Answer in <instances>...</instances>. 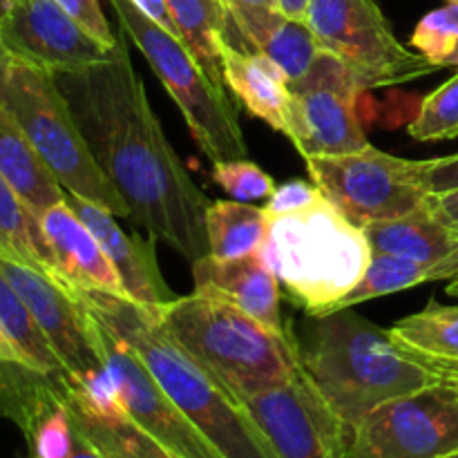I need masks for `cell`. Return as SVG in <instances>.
Here are the masks:
<instances>
[{"label": "cell", "mask_w": 458, "mask_h": 458, "mask_svg": "<svg viewBox=\"0 0 458 458\" xmlns=\"http://www.w3.org/2000/svg\"><path fill=\"white\" fill-rule=\"evenodd\" d=\"M54 76L130 219L191 264L208 255L206 210L213 201L165 139L123 36L107 61Z\"/></svg>", "instance_id": "obj_1"}, {"label": "cell", "mask_w": 458, "mask_h": 458, "mask_svg": "<svg viewBox=\"0 0 458 458\" xmlns=\"http://www.w3.org/2000/svg\"><path fill=\"white\" fill-rule=\"evenodd\" d=\"M146 362L159 387L224 458H277L240 398L192 358L157 318L123 295L72 289Z\"/></svg>", "instance_id": "obj_2"}, {"label": "cell", "mask_w": 458, "mask_h": 458, "mask_svg": "<svg viewBox=\"0 0 458 458\" xmlns=\"http://www.w3.org/2000/svg\"><path fill=\"white\" fill-rule=\"evenodd\" d=\"M311 325L298 338L300 367L335 416L340 432L383 403L438 383L441 376L425 360L349 309L309 316Z\"/></svg>", "instance_id": "obj_3"}, {"label": "cell", "mask_w": 458, "mask_h": 458, "mask_svg": "<svg viewBox=\"0 0 458 458\" xmlns=\"http://www.w3.org/2000/svg\"><path fill=\"white\" fill-rule=\"evenodd\" d=\"M155 313L164 329L240 401L298 376V338L276 334L226 300L195 291Z\"/></svg>", "instance_id": "obj_4"}, {"label": "cell", "mask_w": 458, "mask_h": 458, "mask_svg": "<svg viewBox=\"0 0 458 458\" xmlns=\"http://www.w3.org/2000/svg\"><path fill=\"white\" fill-rule=\"evenodd\" d=\"M258 255L293 304L307 316H327L365 277L374 253L365 231L322 197L300 213L268 217Z\"/></svg>", "instance_id": "obj_5"}, {"label": "cell", "mask_w": 458, "mask_h": 458, "mask_svg": "<svg viewBox=\"0 0 458 458\" xmlns=\"http://www.w3.org/2000/svg\"><path fill=\"white\" fill-rule=\"evenodd\" d=\"M0 106L13 116L63 191L74 192L107 213L130 217V210L94 159L65 94L52 72L12 58Z\"/></svg>", "instance_id": "obj_6"}, {"label": "cell", "mask_w": 458, "mask_h": 458, "mask_svg": "<svg viewBox=\"0 0 458 458\" xmlns=\"http://www.w3.org/2000/svg\"><path fill=\"white\" fill-rule=\"evenodd\" d=\"M119 21V30L146 56L148 65L164 83L182 110L199 150L210 161L246 159L249 146L237 121L235 106L226 89L213 83L179 36L157 25L130 0H107Z\"/></svg>", "instance_id": "obj_7"}, {"label": "cell", "mask_w": 458, "mask_h": 458, "mask_svg": "<svg viewBox=\"0 0 458 458\" xmlns=\"http://www.w3.org/2000/svg\"><path fill=\"white\" fill-rule=\"evenodd\" d=\"M304 21L320 47L338 56L362 89L407 83L438 70L396 38L376 0H309Z\"/></svg>", "instance_id": "obj_8"}, {"label": "cell", "mask_w": 458, "mask_h": 458, "mask_svg": "<svg viewBox=\"0 0 458 458\" xmlns=\"http://www.w3.org/2000/svg\"><path fill=\"white\" fill-rule=\"evenodd\" d=\"M458 447V392L445 380L405 394L340 432V458H438Z\"/></svg>", "instance_id": "obj_9"}, {"label": "cell", "mask_w": 458, "mask_h": 458, "mask_svg": "<svg viewBox=\"0 0 458 458\" xmlns=\"http://www.w3.org/2000/svg\"><path fill=\"white\" fill-rule=\"evenodd\" d=\"M307 168L322 197L358 228L403 217L428 199L411 161L371 143L347 155L307 159Z\"/></svg>", "instance_id": "obj_10"}, {"label": "cell", "mask_w": 458, "mask_h": 458, "mask_svg": "<svg viewBox=\"0 0 458 458\" xmlns=\"http://www.w3.org/2000/svg\"><path fill=\"white\" fill-rule=\"evenodd\" d=\"M360 92V81L327 49H320L307 76L291 83L293 128L289 141L304 161L347 155L369 143L356 114Z\"/></svg>", "instance_id": "obj_11"}, {"label": "cell", "mask_w": 458, "mask_h": 458, "mask_svg": "<svg viewBox=\"0 0 458 458\" xmlns=\"http://www.w3.org/2000/svg\"><path fill=\"white\" fill-rule=\"evenodd\" d=\"M85 313L89 338L101 362L114 378L125 416L174 454L183 458H224L170 401L134 349L88 307Z\"/></svg>", "instance_id": "obj_12"}, {"label": "cell", "mask_w": 458, "mask_h": 458, "mask_svg": "<svg viewBox=\"0 0 458 458\" xmlns=\"http://www.w3.org/2000/svg\"><path fill=\"white\" fill-rule=\"evenodd\" d=\"M0 38L13 58L52 74L92 67L114 49L94 38L56 0H13L0 21Z\"/></svg>", "instance_id": "obj_13"}, {"label": "cell", "mask_w": 458, "mask_h": 458, "mask_svg": "<svg viewBox=\"0 0 458 458\" xmlns=\"http://www.w3.org/2000/svg\"><path fill=\"white\" fill-rule=\"evenodd\" d=\"M277 458H340V425L300 367L291 383L242 398Z\"/></svg>", "instance_id": "obj_14"}, {"label": "cell", "mask_w": 458, "mask_h": 458, "mask_svg": "<svg viewBox=\"0 0 458 458\" xmlns=\"http://www.w3.org/2000/svg\"><path fill=\"white\" fill-rule=\"evenodd\" d=\"M0 271L7 276L13 289L34 313L54 352L70 371V383L103 367L89 338L88 313L74 291L47 273L9 255H0Z\"/></svg>", "instance_id": "obj_15"}, {"label": "cell", "mask_w": 458, "mask_h": 458, "mask_svg": "<svg viewBox=\"0 0 458 458\" xmlns=\"http://www.w3.org/2000/svg\"><path fill=\"white\" fill-rule=\"evenodd\" d=\"M65 204L79 215L81 222L94 233L101 249L106 250L112 267L119 273L125 298L148 309H161L179 298L159 268L155 237L125 233L114 222V215L74 192L65 191Z\"/></svg>", "instance_id": "obj_16"}, {"label": "cell", "mask_w": 458, "mask_h": 458, "mask_svg": "<svg viewBox=\"0 0 458 458\" xmlns=\"http://www.w3.org/2000/svg\"><path fill=\"white\" fill-rule=\"evenodd\" d=\"M195 291L226 300L280 335H293L280 313V280L258 253L235 259L204 255L192 262Z\"/></svg>", "instance_id": "obj_17"}, {"label": "cell", "mask_w": 458, "mask_h": 458, "mask_svg": "<svg viewBox=\"0 0 458 458\" xmlns=\"http://www.w3.org/2000/svg\"><path fill=\"white\" fill-rule=\"evenodd\" d=\"M38 222L52 250L58 280L67 289L106 291V293L125 298L121 277L112 267L110 258L101 249L94 233L65 204V199L43 210L38 215Z\"/></svg>", "instance_id": "obj_18"}, {"label": "cell", "mask_w": 458, "mask_h": 458, "mask_svg": "<svg viewBox=\"0 0 458 458\" xmlns=\"http://www.w3.org/2000/svg\"><path fill=\"white\" fill-rule=\"evenodd\" d=\"M222 76L228 92L273 130L291 139V81L267 54L222 45Z\"/></svg>", "instance_id": "obj_19"}, {"label": "cell", "mask_w": 458, "mask_h": 458, "mask_svg": "<svg viewBox=\"0 0 458 458\" xmlns=\"http://www.w3.org/2000/svg\"><path fill=\"white\" fill-rule=\"evenodd\" d=\"M362 231L371 253H387L425 264L458 258V235L434 215L428 199L403 217L369 224Z\"/></svg>", "instance_id": "obj_20"}, {"label": "cell", "mask_w": 458, "mask_h": 458, "mask_svg": "<svg viewBox=\"0 0 458 458\" xmlns=\"http://www.w3.org/2000/svg\"><path fill=\"white\" fill-rule=\"evenodd\" d=\"M0 174L36 215L65 199L61 183L52 177L47 165L27 141L21 125L3 106H0Z\"/></svg>", "instance_id": "obj_21"}, {"label": "cell", "mask_w": 458, "mask_h": 458, "mask_svg": "<svg viewBox=\"0 0 458 458\" xmlns=\"http://www.w3.org/2000/svg\"><path fill=\"white\" fill-rule=\"evenodd\" d=\"M0 327H3L9 343L16 347V352L21 353V358L31 369L40 371V374L49 376L63 385H70V371L63 365L58 353L54 352L52 343L43 334L25 300L13 289V284L3 271H0Z\"/></svg>", "instance_id": "obj_22"}, {"label": "cell", "mask_w": 458, "mask_h": 458, "mask_svg": "<svg viewBox=\"0 0 458 458\" xmlns=\"http://www.w3.org/2000/svg\"><path fill=\"white\" fill-rule=\"evenodd\" d=\"M177 25L179 38L199 61L217 88L226 89L222 76V45L226 40V13L219 0H165ZM228 92V89H226Z\"/></svg>", "instance_id": "obj_23"}, {"label": "cell", "mask_w": 458, "mask_h": 458, "mask_svg": "<svg viewBox=\"0 0 458 458\" xmlns=\"http://www.w3.org/2000/svg\"><path fill=\"white\" fill-rule=\"evenodd\" d=\"M267 231L268 217L264 208L246 201H213L206 210L208 255L213 258L235 259L258 253Z\"/></svg>", "instance_id": "obj_24"}, {"label": "cell", "mask_w": 458, "mask_h": 458, "mask_svg": "<svg viewBox=\"0 0 458 458\" xmlns=\"http://www.w3.org/2000/svg\"><path fill=\"white\" fill-rule=\"evenodd\" d=\"M0 255L21 259L58 280L56 264L40 228L38 215L27 208L25 201L18 197L3 174H0Z\"/></svg>", "instance_id": "obj_25"}, {"label": "cell", "mask_w": 458, "mask_h": 458, "mask_svg": "<svg viewBox=\"0 0 458 458\" xmlns=\"http://www.w3.org/2000/svg\"><path fill=\"white\" fill-rule=\"evenodd\" d=\"M401 347L420 360L458 362V307L429 302L389 329Z\"/></svg>", "instance_id": "obj_26"}, {"label": "cell", "mask_w": 458, "mask_h": 458, "mask_svg": "<svg viewBox=\"0 0 458 458\" xmlns=\"http://www.w3.org/2000/svg\"><path fill=\"white\" fill-rule=\"evenodd\" d=\"M67 407H70L72 419H74L76 423L83 428V432L88 434L98 447H103V450L114 452V454L123 458H183L174 454V452H170L165 445H161L157 438H152L150 434L143 432V429L139 428V425H134L130 419L103 420L74 410L70 403H67Z\"/></svg>", "instance_id": "obj_27"}, {"label": "cell", "mask_w": 458, "mask_h": 458, "mask_svg": "<svg viewBox=\"0 0 458 458\" xmlns=\"http://www.w3.org/2000/svg\"><path fill=\"white\" fill-rule=\"evenodd\" d=\"M320 49V43H318L316 34H313L307 21L284 16L280 25L267 36L259 52L267 54L289 76L291 83H295L302 76H307Z\"/></svg>", "instance_id": "obj_28"}, {"label": "cell", "mask_w": 458, "mask_h": 458, "mask_svg": "<svg viewBox=\"0 0 458 458\" xmlns=\"http://www.w3.org/2000/svg\"><path fill=\"white\" fill-rule=\"evenodd\" d=\"M226 13V43L259 52L267 36L280 25V0H219Z\"/></svg>", "instance_id": "obj_29"}, {"label": "cell", "mask_w": 458, "mask_h": 458, "mask_svg": "<svg viewBox=\"0 0 458 458\" xmlns=\"http://www.w3.org/2000/svg\"><path fill=\"white\" fill-rule=\"evenodd\" d=\"M410 43L432 65L458 67V3H447L425 13Z\"/></svg>", "instance_id": "obj_30"}, {"label": "cell", "mask_w": 458, "mask_h": 458, "mask_svg": "<svg viewBox=\"0 0 458 458\" xmlns=\"http://www.w3.org/2000/svg\"><path fill=\"white\" fill-rule=\"evenodd\" d=\"M407 132L416 141H450L458 137V72L423 98Z\"/></svg>", "instance_id": "obj_31"}, {"label": "cell", "mask_w": 458, "mask_h": 458, "mask_svg": "<svg viewBox=\"0 0 458 458\" xmlns=\"http://www.w3.org/2000/svg\"><path fill=\"white\" fill-rule=\"evenodd\" d=\"M213 182L231 195L235 201H258L268 199L276 191V182L267 170L249 159H231L215 161L213 164Z\"/></svg>", "instance_id": "obj_32"}, {"label": "cell", "mask_w": 458, "mask_h": 458, "mask_svg": "<svg viewBox=\"0 0 458 458\" xmlns=\"http://www.w3.org/2000/svg\"><path fill=\"white\" fill-rule=\"evenodd\" d=\"M318 199H322V192L316 183L293 179V182L276 186L273 195L268 197L267 206H264V213H267V217H280V215L300 213V210L316 204Z\"/></svg>", "instance_id": "obj_33"}, {"label": "cell", "mask_w": 458, "mask_h": 458, "mask_svg": "<svg viewBox=\"0 0 458 458\" xmlns=\"http://www.w3.org/2000/svg\"><path fill=\"white\" fill-rule=\"evenodd\" d=\"M411 165H414L416 182L428 195H441L458 188V155L411 161Z\"/></svg>", "instance_id": "obj_34"}, {"label": "cell", "mask_w": 458, "mask_h": 458, "mask_svg": "<svg viewBox=\"0 0 458 458\" xmlns=\"http://www.w3.org/2000/svg\"><path fill=\"white\" fill-rule=\"evenodd\" d=\"M72 18H74L79 25H83L94 38H98L106 45H116L119 36L110 30L106 21V13H103L101 3L98 0H56Z\"/></svg>", "instance_id": "obj_35"}, {"label": "cell", "mask_w": 458, "mask_h": 458, "mask_svg": "<svg viewBox=\"0 0 458 458\" xmlns=\"http://www.w3.org/2000/svg\"><path fill=\"white\" fill-rule=\"evenodd\" d=\"M428 206L452 233L458 235V188L441 192V195H428Z\"/></svg>", "instance_id": "obj_36"}, {"label": "cell", "mask_w": 458, "mask_h": 458, "mask_svg": "<svg viewBox=\"0 0 458 458\" xmlns=\"http://www.w3.org/2000/svg\"><path fill=\"white\" fill-rule=\"evenodd\" d=\"M130 3H132L137 9H141V12L146 13L150 21H155L157 25L165 27L170 34L179 36L177 25H174L173 16H170V9L168 4H165V0H130Z\"/></svg>", "instance_id": "obj_37"}, {"label": "cell", "mask_w": 458, "mask_h": 458, "mask_svg": "<svg viewBox=\"0 0 458 458\" xmlns=\"http://www.w3.org/2000/svg\"><path fill=\"white\" fill-rule=\"evenodd\" d=\"M72 425H74V450L70 458H110L83 432V428L74 419H72Z\"/></svg>", "instance_id": "obj_38"}, {"label": "cell", "mask_w": 458, "mask_h": 458, "mask_svg": "<svg viewBox=\"0 0 458 458\" xmlns=\"http://www.w3.org/2000/svg\"><path fill=\"white\" fill-rule=\"evenodd\" d=\"M425 362H428V365L441 376V380L450 383L458 392V362H441V360H425Z\"/></svg>", "instance_id": "obj_39"}, {"label": "cell", "mask_w": 458, "mask_h": 458, "mask_svg": "<svg viewBox=\"0 0 458 458\" xmlns=\"http://www.w3.org/2000/svg\"><path fill=\"white\" fill-rule=\"evenodd\" d=\"M0 362H13V365H27L25 360L21 358V353L16 352V347H13L12 343H9V338L4 335L3 327H0ZM30 367V365H27Z\"/></svg>", "instance_id": "obj_40"}, {"label": "cell", "mask_w": 458, "mask_h": 458, "mask_svg": "<svg viewBox=\"0 0 458 458\" xmlns=\"http://www.w3.org/2000/svg\"><path fill=\"white\" fill-rule=\"evenodd\" d=\"M280 7L282 12H284V16L304 21V18H307L309 0H280Z\"/></svg>", "instance_id": "obj_41"}, {"label": "cell", "mask_w": 458, "mask_h": 458, "mask_svg": "<svg viewBox=\"0 0 458 458\" xmlns=\"http://www.w3.org/2000/svg\"><path fill=\"white\" fill-rule=\"evenodd\" d=\"M12 54H9V49L4 47L3 38H0V89H3L4 81H7V72H9V65H12Z\"/></svg>", "instance_id": "obj_42"}, {"label": "cell", "mask_w": 458, "mask_h": 458, "mask_svg": "<svg viewBox=\"0 0 458 458\" xmlns=\"http://www.w3.org/2000/svg\"><path fill=\"white\" fill-rule=\"evenodd\" d=\"M12 4H13V0H0V21L7 16L9 9H12Z\"/></svg>", "instance_id": "obj_43"}, {"label": "cell", "mask_w": 458, "mask_h": 458, "mask_svg": "<svg viewBox=\"0 0 458 458\" xmlns=\"http://www.w3.org/2000/svg\"><path fill=\"white\" fill-rule=\"evenodd\" d=\"M438 458H458V447L454 452H447V454H443V456H438Z\"/></svg>", "instance_id": "obj_44"}, {"label": "cell", "mask_w": 458, "mask_h": 458, "mask_svg": "<svg viewBox=\"0 0 458 458\" xmlns=\"http://www.w3.org/2000/svg\"><path fill=\"white\" fill-rule=\"evenodd\" d=\"M101 450H103V447H101ZM103 452H106V454H107V456H110V458H123V456L114 454V452H107V450H103Z\"/></svg>", "instance_id": "obj_45"}, {"label": "cell", "mask_w": 458, "mask_h": 458, "mask_svg": "<svg viewBox=\"0 0 458 458\" xmlns=\"http://www.w3.org/2000/svg\"><path fill=\"white\" fill-rule=\"evenodd\" d=\"M447 3H458V0H447Z\"/></svg>", "instance_id": "obj_46"}]
</instances>
